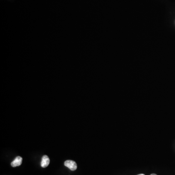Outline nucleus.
<instances>
[{"mask_svg": "<svg viewBox=\"0 0 175 175\" xmlns=\"http://www.w3.org/2000/svg\"><path fill=\"white\" fill-rule=\"evenodd\" d=\"M144 175V174H139V175Z\"/></svg>", "mask_w": 175, "mask_h": 175, "instance_id": "39448f33", "label": "nucleus"}, {"mask_svg": "<svg viewBox=\"0 0 175 175\" xmlns=\"http://www.w3.org/2000/svg\"><path fill=\"white\" fill-rule=\"evenodd\" d=\"M22 161H23V158L21 157H17L15 159H14V161L11 163V165L13 167L20 166L22 164Z\"/></svg>", "mask_w": 175, "mask_h": 175, "instance_id": "7ed1b4c3", "label": "nucleus"}, {"mask_svg": "<svg viewBox=\"0 0 175 175\" xmlns=\"http://www.w3.org/2000/svg\"><path fill=\"white\" fill-rule=\"evenodd\" d=\"M50 164V159L47 155H44L42 158V161L40 165L42 167L45 168L49 165Z\"/></svg>", "mask_w": 175, "mask_h": 175, "instance_id": "f03ea898", "label": "nucleus"}, {"mask_svg": "<svg viewBox=\"0 0 175 175\" xmlns=\"http://www.w3.org/2000/svg\"><path fill=\"white\" fill-rule=\"evenodd\" d=\"M64 165L69 168L72 171H75L77 169V163L73 161L72 160H67L64 163Z\"/></svg>", "mask_w": 175, "mask_h": 175, "instance_id": "f257e3e1", "label": "nucleus"}, {"mask_svg": "<svg viewBox=\"0 0 175 175\" xmlns=\"http://www.w3.org/2000/svg\"><path fill=\"white\" fill-rule=\"evenodd\" d=\"M156 175V174H151V175Z\"/></svg>", "mask_w": 175, "mask_h": 175, "instance_id": "20e7f679", "label": "nucleus"}]
</instances>
